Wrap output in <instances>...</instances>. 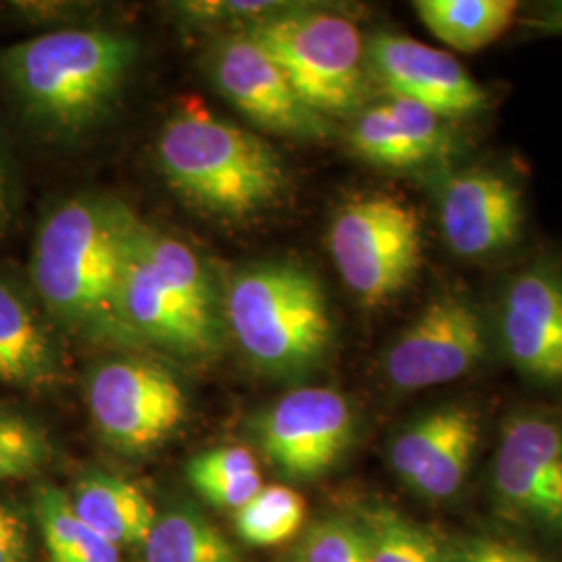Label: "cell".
<instances>
[{
    "label": "cell",
    "instance_id": "4",
    "mask_svg": "<svg viewBox=\"0 0 562 562\" xmlns=\"http://www.w3.org/2000/svg\"><path fill=\"white\" fill-rule=\"evenodd\" d=\"M225 317L248 361L273 378L311 371L334 336L322 283L296 262H255L234 273Z\"/></svg>",
    "mask_w": 562,
    "mask_h": 562
},
{
    "label": "cell",
    "instance_id": "15",
    "mask_svg": "<svg viewBox=\"0 0 562 562\" xmlns=\"http://www.w3.org/2000/svg\"><path fill=\"white\" fill-rule=\"evenodd\" d=\"M369 74L390 97L417 102L443 120L480 115L490 94L450 53L402 36L378 34L367 42Z\"/></svg>",
    "mask_w": 562,
    "mask_h": 562
},
{
    "label": "cell",
    "instance_id": "2",
    "mask_svg": "<svg viewBox=\"0 0 562 562\" xmlns=\"http://www.w3.org/2000/svg\"><path fill=\"white\" fill-rule=\"evenodd\" d=\"M134 213L121 202L74 196L41 223L32 283L48 315L78 334L130 341L120 319V280Z\"/></svg>",
    "mask_w": 562,
    "mask_h": 562
},
{
    "label": "cell",
    "instance_id": "14",
    "mask_svg": "<svg viewBox=\"0 0 562 562\" xmlns=\"http://www.w3.org/2000/svg\"><path fill=\"white\" fill-rule=\"evenodd\" d=\"M498 338L508 362L529 382L562 383V269L540 261L504 283Z\"/></svg>",
    "mask_w": 562,
    "mask_h": 562
},
{
    "label": "cell",
    "instance_id": "33",
    "mask_svg": "<svg viewBox=\"0 0 562 562\" xmlns=\"http://www.w3.org/2000/svg\"><path fill=\"white\" fill-rule=\"evenodd\" d=\"M15 217V192L7 161L0 153V236L7 234Z\"/></svg>",
    "mask_w": 562,
    "mask_h": 562
},
{
    "label": "cell",
    "instance_id": "29",
    "mask_svg": "<svg viewBox=\"0 0 562 562\" xmlns=\"http://www.w3.org/2000/svg\"><path fill=\"white\" fill-rule=\"evenodd\" d=\"M290 2H240V0H194V2H178L176 9L181 15L192 21H241L257 23L269 15L283 11Z\"/></svg>",
    "mask_w": 562,
    "mask_h": 562
},
{
    "label": "cell",
    "instance_id": "10",
    "mask_svg": "<svg viewBox=\"0 0 562 562\" xmlns=\"http://www.w3.org/2000/svg\"><path fill=\"white\" fill-rule=\"evenodd\" d=\"M348 398L331 387H301L267 408L259 442L269 462L296 482L329 473L355 440Z\"/></svg>",
    "mask_w": 562,
    "mask_h": 562
},
{
    "label": "cell",
    "instance_id": "6",
    "mask_svg": "<svg viewBox=\"0 0 562 562\" xmlns=\"http://www.w3.org/2000/svg\"><path fill=\"white\" fill-rule=\"evenodd\" d=\"M329 252L357 301L364 306H382L398 299L419 276L422 217L401 196L355 194L334 213Z\"/></svg>",
    "mask_w": 562,
    "mask_h": 562
},
{
    "label": "cell",
    "instance_id": "12",
    "mask_svg": "<svg viewBox=\"0 0 562 562\" xmlns=\"http://www.w3.org/2000/svg\"><path fill=\"white\" fill-rule=\"evenodd\" d=\"M206 63L215 88L262 130L301 140H323L331 134L329 120L299 99L276 60L246 32L215 42Z\"/></svg>",
    "mask_w": 562,
    "mask_h": 562
},
{
    "label": "cell",
    "instance_id": "5",
    "mask_svg": "<svg viewBox=\"0 0 562 562\" xmlns=\"http://www.w3.org/2000/svg\"><path fill=\"white\" fill-rule=\"evenodd\" d=\"M276 60L308 109L329 117L357 115L369 92L367 42L355 21L340 13L288 4L246 27Z\"/></svg>",
    "mask_w": 562,
    "mask_h": 562
},
{
    "label": "cell",
    "instance_id": "24",
    "mask_svg": "<svg viewBox=\"0 0 562 562\" xmlns=\"http://www.w3.org/2000/svg\"><path fill=\"white\" fill-rule=\"evenodd\" d=\"M306 519V503L288 485H262L248 503L236 510V531L241 542L255 548H273L292 540Z\"/></svg>",
    "mask_w": 562,
    "mask_h": 562
},
{
    "label": "cell",
    "instance_id": "21",
    "mask_svg": "<svg viewBox=\"0 0 562 562\" xmlns=\"http://www.w3.org/2000/svg\"><path fill=\"white\" fill-rule=\"evenodd\" d=\"M140 241L162 283L178 296L190 315L206 329L222 334L217 294L199 255L188 244L142 222Z\"/></svg>",
    "mask_w": 562,
    "mask_h": 562
},
{
    "label": "cell",
    "instance_id": "23",
    "mask_svg": "<svg viewBox=\"0 0 562 562\" xmlns=\"http://www.w3.org/2000/svg\"><path fill=\"white\" fill-rule=\"evenodd\" d=\"M357 521L369 562H443L442 542L387 504L362 508Z\"/></svg>",
    "mask_w": 562,
    "mask_h": 562
},
{
    "label": "cell",
    "instance_id": "3",
    "mask_svg": "<svg viewBox=\"0 0 562 562\" xmlns=\"http://www.w3.org/2000/svg\"><path fill=\"white\" fill-rule=\"evenodd\" d=\"M157 159L173 192L222 220L255 217L288 188L285 165L271 144L194 106L165 123Z\"/></svg>",
    "mask_w": 562,
    "mask_h": 562
},
{
    "label": "cell",
    "instance_id": "7",
    "mask_svg": "<svg viewBox=\"0 0 562 562\" xmlns=\"http://www.w3.org/2000/svg\"><path fill=\"white\" fill-rule=\"evenodd\" d=\"M494 513L527 533L562 540V413H510L490 467Z\"/></svg>",
    "mask_w": 562,
    "mask_h": 562
},
{
    "label": "cell",
    "instance_id": "13",
    "mask_svg": "<svg viewBox=\"0 0 562 562\" xmlns=\"http://www.w3.org/2000/svg\"><path fill=\"white\" fill-rule=\"evenodd\" d=\"M482 440V415L464 402L436 406L408 423L390 443L396 477L427 503L461 494Z\"/></svg>",
    "mask_w": 562,
    "mask_h": 562
},
{
    "label": "cell",
    "instance_id": "9",
    "mask_svg": "<svg viewBox=\"0 0 562 562\" xmlns=\"http://www.w3.org/2000/svg\"><path fill=\"white\" fill-rule=\"evenodd\" d=\"M88 406L102 440L127 454L167 442L186 419V394L157 362L115 359L88 380Z\"/></svg>",
    "mask_w": 562,
    "mask_h": 562
},
{
    "label": "cell",
    "instance_id": "31",
    "mask_svg": "<svg viewBox=\"0 0 562 562\" xmlns=\"http://www.w3.org/2000/svg\"><path fill=\"white\" fill-rule=\"evenodd\" d=\"M50 562H121L120 548L81 522L76 540Z\"/></svg>",
    "mask_w": 562,
    "mask_h": 562
},
{
    "label": "cell",
    "instance_id": "30",
    "mask_svg": "<svg viewBox=\"0 0 562 562\" xmlns=\"http://www.w3.org/2000/svg\"><path fill=\"white\" fill-rule=\"evenodd\" d=\"M30 522L11 504L0 503V562H30Z\"/></svg>",
    "mask_w": 562,
    "mask_h": 562
},
{
    "label": "cell",
    "instance_id": "26",
    "mask_svg": "<svg viewBox=\"0 0 562 562\" xmlns=\"http://www.w3.org/2000/svg\"><path fill=\"white\" fill-rule=\"evenodd\" d=\"M296 562H369L361 525L348 517L313 522L302 538Z\"/></svg>",
    "mask_w": 562,
    "mask_h": 562
},
{
    "label": "cell",
    "instance_id": "25",
    "mask_svg": "<svg viewBox=\"0 0 562 562\" xmlns=\"http://www.w3.org/2000/svg\"><path fill=\"white\" fill-rule=\"evenodd\" d=\"M53 459V440L34 417L0 408V482L25 480Z\"/></svg>",
    "mask_w": 562,
    "mask_h": 562
},
{
    "label": "cell",
    "instance_id": "16",
    "mask_svg": "<svg viewBox=\"0 0 562 562\" xmlns=\"http://www.w3.org/2000/svg\"><path fill=\"white\" fill-rule=\"evenodd\" d=\"M120 319L130 341H148L180 357H209L222 346V334L196 322L148 261L138 217L130 227L121 267Z\"/></svg>",
    "mask_w": 562,
    "mask_h": 562
},
{
    "label": "cell",
    "instance_id": "17",
    "mask_svg": "<svg viewBox=\"0 0 562 562\" xmlns=\"http://www.w3.org/2000/svg\"><path fill=\"white\" fill-rule=\"evenodd\" d=\"M350 144L364 161L411 169L443 161L454 150L448 120L417 102L390 97L364 106L350 127Z\"/></svg>",
    "mask_w": 562,
    "mask_h": 562
},
{
    "label": "cell",
    "instance_id": "8",
    "mask_svg": "<svg viewBox=\"0 0 562 562\" xmlns=\"http://www.w3.org/2000/svg\"><path fill=\"white\" fill-rule=\"evenodd\" d=\"M490 350L480 306L462 290H442L408 323L383 357V375L398 392L457 382Z\"/></svg>",
    "mask_w": 562,
    "mask_h": 562
},
{
    "label": "cell",
    "instance_id": "1",
    "mask_svg": "<svg viewBox=\"0 0 562 562\" xmlns=\"http://www.w3.org/2000/svg\"><path fill=\"white\" fill-rule=\"evenodd\" d=\"M138 42L102 27H63L0 50V81L23 121L50 140H76L120 101Z\"/></svg>",
    "mask_w": 562,
    "mask_h": 562
},
{
    "label": "cell",
    "instance_id": "11",
    "mask_svg": "<svg viewBox=\"0 0 562 562\" xmlns=\"http://www.w3.org/2000/svg\"><path fill=\"white\" fill-rule=\"evenodd\" d=\"M436 209L443 241L464 261L498 257L521 238V188L498 169L446 171L436 186Z\"/></svg>",
    "mask_w": 562,
    "mask_h": 562
},
{
    "label": "cell",
    "instance_id": "28",
    "mask_svg": "<svg viewBox=\"0 0 562 562\" xmlns=\"http://www.w3.org/2000/svg\"><path fill=\"white\" fill-rule=\"evenodd\" d=\"M261 473L255 454L248 448L241 446H229V448H217L202 452L194 457L188 469L186 477L194 490L209 483L227 482V480H238L246 475Z\"/></svg>",
    "mask_w": 562,
    "mask_h": 562
},
{
    "label": "cell",
    "instance_id": "19",
    "mask_svg": "<svg viewBox=\"0 0 562 562\" xmlns=\"http://www.w3.org/2000/svg\"><path fill=\"white\" fill-rule=\"evenodd\" d=\"M74 510L86 527L120 546H144L157 510L136 483L90 471L76 485Z\"/></svg>",
    "mask_w": 562,
    "mask_h": 562
},
{
    "label": "cell",
    "instance_id": "18",
    "mask_svg": "<svg viewBox=\"0 0 562 562\" xmlns=\"http://www.w3.org/2000/svg\"><path fill=\"white\" fill-rule=\"evenodd\" d=\"M57 375V352L20 285L0 273V383L42 387Z\"/></svg>",
    "mask_w": 562,
    "mask_h": 562
},
{
    "label": "cell",
    "instance_id": "22",
    "mask_svg": "<svg viewBox=\"0 0 562 562\" xmlns=\"http://www.w3.org/2000/svg\"><path fill=\"white\" fill-rule=\"evenodd\" d=\"M146 562H240L236 548L194 508H171L144 543Z\"/></svg>",
    "mask_w": 562,
    "mask_h": 562
},
{
    "label": "cell",
    "instance_id": "20",
    "mask_svg": "<svg viewBox=\"0 0 562 562\" xmlns=\"http://www.w3.org/2000/svg\"><path fill=\"white\" fill-rule=\"evenodd\" d=\"M423 25L457 53H477L503 38L519 15L515 0H417Z\"/></svg>",
    "mask_w": 562,
    "mask_h": 562
},
{
    "label": "cell",
    "instance_id": "32",
    "mask_svg": "<svg viewBox=\"0 0 562 562\" xmlns=\"http://www.w3.org/2000/svg\"><path fill=\"white\" fill-rule=\"evenodd\" d=\"M522 27L542 36H562V0H550L525 13Z\"/></svg>",
    "mask_w": 562,
    "mask_h": 562
},
{
    "label": "cell",
    "instance_id": "27",
    "mask_svg": "<svg viewBox=\"0 0 562 562\" xmlns=\"http://www.w3.org/2000/svg\"><path fill=\"white\" fill-rule=\"evenodd\" d=\"M443 562H552L538 550L485 533H464L442 542Z\"/></svg>",
    "mask_w": 562,
    "mask_h": 562
}]
</instances>
